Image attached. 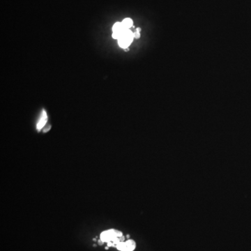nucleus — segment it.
Here are the masks:
<instances>
[{"instance_id": "1", "label": "nucleus", "mask_w": 251, "mask_h": 251, "mask_svg": "<svg viewBox=\"0 0 251 251\" xmlns=\"http://www.w3.org/2000/svg\"><path fill=\"white\" fill-rule=\"evenodd\" d=\"M101 239L106 243L112 241L114 244V247H116V245L120 242L125 241V237L121 231L115 229H110L101 233Z\"/></svg>"}, {"instance_id": "2", "label": "nucleus", "mask_w": 251, "mask_h": 251, "mask_svg": "<svg viewBox=\"0 0 251 251\" xmlns=\"http://www.w3.org/2000/svg\"><path fill=\"white\" fill-rule=\"evenodd\" d=\"M134 38V33L130 29H125L122 32V36L118 39V43L121 48H127L129 47Z\"/></svg>"}, {"instance_id": "3", "label": "nucleus", "mask_w": 251, "mask_h": 251, "mask_svg": "<svg viewBox=\"0 0 251 251\" xmlns=\"http://www.w3.org/2000/svg\"><path fill=\"white\" fill-rule=\"evenodd\" d=\"M116 249L120 251H133L136 248V243L133 239L120 242L116 246Z\"/></svg>"}, {"instance_id": "4", "label": "nucleus", "mask_w": 251, "mask_h": 251, "mask_svg": "<svg viewBox=\"0 0 251 251\" xmlns=\"http://www.w3.org/2000/svg\"><path fill=\"white\" fill-rule=\"evenodd\" d=\"M47 120H48L47 114H46V112L43 110V112H42V114L41 116L40 119H39L38 124H37V126H36L37 130H38L39 131H41V130L44 127V126L45 125L46 122H47Z\"/></svg>"}, {"instance_id": "5", "label": "nucleus", "mask_w": 251, "mask_h": 251, "mask_svg": "<svg viewBox=\"0 0 251 251\" xmlns=\"http://www.w3.org/2000/svg\"><path fill=\"white\" fill-rule=\"evenodd\" d=\"M126 29L124 27L122 23H116L113 25V27H112V31L114 33H119V34H122V33L124 32Z\"/></svg>"}, {"instance_id": "6", "label": "nucleus", "mask_w": 251, "mask_h": 251, "mask_svg": "<svg viewBox=\"0 0 251 251\" xmlns=\"http://www.w3.org/2000/svg\"><path fill=\"white\" fill-rule=\"evenodd\" d=\"M123 26L126 29H129V28H131L133 25V20L131 18H125L124 20L122 22Z\"/></svg>"}, {"instance_id": "7", "label": "nucleus", "mask_w": 251, "mask_h": 251, "mask_svg": "<svg viewBox=\"0 0 251 251\" xmlns=\"http://www.w3.org/2000/svg\"><path fill=\"white\" fill-rule=\"evenodd\" d=\"M140 36V31H138L136 30V32L134 33V37L136 39H139Z\"/></svg>"}, {"instance_id": "8", "label": "nucleus", "mask_w": 251, "mask_h": 251, "mask_svg": "<svg viewBox=\"0 0 251 251\" xmlns=\"http://www.w3.org/2000/svg\"><path fill=\"white\" fill-rule=\"evenodd\" d=\"M98 243L99 245H101H101H103V243H104V242H103V241L102 240H101V239H100V240H98Z\"/></svg>"}, {"instance_id": "9", "label": "nucleus", "mask_w": 251, "mask_h": 251, "mask_svg": "<svg viewBox=\"0 0 251 251\" xmlns=\"http://www.w3.org/2000/svg\"><path fill=\"white\" fill-rule=\"evenodd\" d=\"M108 248H109L108 246H107V247H105V250H107V249H108Z\"/></svg>"}]
</instances>
